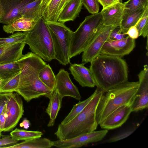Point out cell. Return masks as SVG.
Here are the masks:
<instances>
[{
	"label": "cell",
	"instance_id": "cell-20",
	"mask_svg": "<svg viewBox=\"0 0 148 148\" xmlns=\"http://www.w3.org/2000/svg\"><path fill=\"white\" fill-rule=\"evenodd\" d=\"M26 44L25 42L11 45L0 56V65L16 62L23 55L22 51Z\"/></svg>",
	"mask_w": 148,
	"mask_h": 148
},
{
	"label": "cell",
	"instance_id": "cell-31",
	"mask_svg": "<svg viewBox=\"0 0 148 148\" xmlns=\"http://www.w3.org/2000/svg\"><path fill=\"white\" fill-rule=\"evenodd\" d=\"M138 30L139 36L144 38L148 36V6L145 10L141 17L137 23L136 25Z\"/></svg>",
	"mask_w": 148,
	"mask_h": 148
},
{
	"label": "cell",
	"instance_id": "cell-19",
	"mask_svg": "<svg viewBox=\"0 0 148 148\" xmlns=\"http://www.w3.org/2000/svg\"><path fill=\"white\" fill-rule=\"evenodd\" d=\"M47 98L49 99V101L46 112L50 117L47 126L50 127L54 125L55 119L61 107L63 98L56 89L53 90Z\"/></svg>",
	"mask_w": 148,
	"mask_h": 148
},
{
	"label": "cell",
	"instance_id": "cell-37",
	"mask_svg": "<svg viewBox=\"0 0 148 148\" xmlns=\"http://www.w3.org/2000/svg\"><path fill=\"white\" fill-rule=\"evenodd\" d=\"M11 93H0V114L9 100Z\"/></svg>",
	"mask_w": 148,
	"mask_h": 148
},
{
	"label": "cell",
	"instance_id": "cell-13",
	"mask_svg": "<svg viewBox=\"0 0 148 148\" xmlns=\"http://www.w3.org/2000/svg\"><path fill=\"white\" fill-rule=\"evenodd\" d=\"M35 0H0L2 15L0 23L8 25L21 17L20 13L28 3Z\"/></svg>",
	"mask_w": 148,
	"mask_h": 148
},
{
	"label": "cell",
	"instance_id": "cell-3",
	"mask_svg": "<svg viewBox=\"0 0 148 148\" xmlns=\"http://www.w3.org/2000/svg\"><path fill=\"white\" fill-rule=\"evenodd\" d=\"M95 90L94 97L80 113L67 123L59 125L55 133L58 139L71 138L96 129L98 124L95 119L96 112L103 91L97 87Z\"/></svg>",
	"mask_w": 148,
	"mask_h": 148
},
{
	"label": "cell",
	"instance_id": "cell-7",
	"mask_svg": "<svg viewBox=\"0 0 148 148\" xmlns=\"http://www.w3.org/2000/svg\"><path fill=\"white\" fill-rule=\"evenodd\" d=\"M45 21L50 31L55 53V59L66 66L70 63L71 40L73 32L64 23Z\"/></svg>",
	"mask_w": 148,
	"mask_h": 148
},
{
	"label": "cell",
	"instance_id": "cell-2",
	"mask_svg": "<svg viewBox=\"0 0 148 148\" xmlns=\"http://www.w3.org/2000/svg\"><path fill=\"white\" fill-rule=\"evenodd\" d=\"M90 63L96 86L103 92L127 81V64L121 58L100 54Z\"/></svg>",
	"mask_w": 148,
	"mask_h": 148
},
{
	"label": "cell",
	"instance_id": "cell-33",
	"mask_svg": "<svg viewBox=\"0 0 148 148\" xmlns=\"http://www.w3.org/2000/svg\"><path fill=\"white\" fill-rule=\"evenodd\" d=\"M26 39V35L24 32H18L7 38H0V46L24 42Z\"/></svg>",
	"mask_w": 148,
	"mask_h": 148
},
{
	"label": "cell",
	"instance_id": "cell-4",
	"mask_svg": "<svg viewBox=\"0 0 148 148\" xmlns=\"http://www.w3.org/2000/svg\"><path fill=\"white\" fill-rule=\"evenodd\" d=\"M138 86V82L127 81L103 92L96 112L98 125L112 112L134 98Z\"/></svg>",
	"mask_w": 148,
	"mask_h": 148
},
{
	"label": "cell",
	"instance_id": "cell-41",
	"mask_svg": "<svg viewBox=\"0 0 148 148\" xmlns=\"http://www.w3.org/2000/svg\"><path fill=\"white\" fill-rule=\"evenodd\" d=\"M30 124L29 121L26 119H25L20 124V126L21 127H23L24 128L27 129L29 128Z\"/></svg>",
	"mask_w": 148,
	"mask_h": 148
},
{
	"label": "cell",
	"instance_id": "cell-18",
	"mask_svg": "<svg viewBox=\"0 0 148 148\" xmlns=\"http://www.w3.org/2000/svg\"><path fill=\"white\" fill-rule=\"evenodd\" d=\"M82 5V0H71L59 14L57 21L64 23L74 21L78 16Z\"/></svg>",
	"mask_w": 148,
	"mask_h": 148
},
{
	"label": "cell",
	"instance_id": "cell-24",
	"mask_svg": "<svg viewBox=\"0 0 148 148\" xmlns=\"http://www.w3.org/2000/svg\"><path fill=\"white\" fill-rule=\"evenodd\" d=\"M148 6L123 14L119 26L123 33L125 34L131 27L136 24L142 16L146 7Z\"/></svg>",
	"mask_w": 148,
	"mask_h": 148
},
{
	"label": "cell",
	"instance_id": "cell-36",
	"mask_svg": "<svg viewBox=\"0 0 148 148\" xmlns=\"http://www.w3.org/2000/svg\"><path fill=\"white\" fill-rule=\"evenodd\" d=\"M128 35L122 32L119 27L115 28L111 32L109 39L112 40H118L123 39Z\"/></svg>",
	"mask_w": 148,
	"mask_h": 148
},
{
	"label": "cell",
	"instance_id": "cell-10",
	"mask_svg": "<svg viewBox=\"0 0 148 148\" xmlns=\"http://www.w3.org/2000/svg\"><path fill=\"white\" fill-rule=\"evenodd\" d=\"M108 130L104 129L85 133L71 138L53 141V146L60 148H78L90 143L100 141L105 137Z\"/></svg>",
	"mask_w": 148,
	"mask_h": 148
},
{
	"label": "cell",
	"instance_id": "cell-21",
	"mask_svg": "<svg viewBox=\"0 0 148 148\" xmlns=\"http://www.w3.org/2000/svg\"><path fill=\"white\" fill-rule=\"evenodd\" d=\"M37 22L33 19L22 16L8 25H4L3 29L8 34H13L16 31H28L34 27Z\"/></svg>",
	"mask_w": 148,
	"mask_h": 148
},
{
	"label": "cell",
	"instance_id": "cell-47",
	"mask_svg": "<svg viewBox=\"0 0 148 148\" xmlns=\"http://www.w3.org/2000/svg\"><path fill=\"white\" fill-rule=\"evenodd\" d=\"M2 80H1V79H0V85H1V82H2Z\"/></svg>",
	"mask_w": 148,
	"mask_h": 148
},
{
	"label": "cell",
	"instance_id": "cell-44",
	"mask_svg": "<svg viewBox=\"0 0 148 148\" xmlns=\"http://www.w3.org/2000/svg\"><path fill=\"white\" fill-rule=\"evenodd\" d=\"M10 45H11L0 46V56L3 53L6 48Z\"/></svg>",
	"mask_w": 148,
	"mask_h": 148
},
{
	"label": "cell",
	"instance_id": "cell-27",
	"mask_svg": "<svg viewBox=\"0 0 148 148\" xmlns=\"http://www.w3.org/2000/svg\"><path fill=\"white\" fill-rule=\"evenodd\" d=\"M43 134L42 132L40 131H27L17 128L10 133L12 138L17 141L41 138Z\"/></svg>",
	"mask_w": 148,
	"mask_h": 148
},
{
	"label": "cell",
	"instance_id": "cell-39",
	"mask_svg": "<svg viewBox=\"0 0 148 148\" xmlns=\"http://www.w3.org/2000/svg\"><path fill=\"white\" fill-rule=\"evenodd\" d=\"M137 23L131 27L125 34L134 39L138 38L139 36L138 32L136 27Z\"/></svg>",
	"mask_w": 148,
	"mask_h": 148
},
{
	"label": "cell",
	"instance_id": "cell-22",
	"mask_svg": "<svg viewBox=\"0 0 148 148\" xmlns=\"http://www.w3.org/2000/svg\"><path fill=\"white\" fill-rule=\"evenodd\" d=\"M71 0H51L41 12L42 17L46 21H57L58 16Z\"/></svg>",
	"mask_w": 148,
	"mask_h": 148
},
{
	"label": "cell",
	"instance_id": "cell-5",
	"mask_svg": "<svg viewBox=\"0 0 148 148\" xmlns=\"http://www.w3.org/2000/svg\"><path fill=\"white\" fill-rule=\"evenodd\" d=\"M26 36L25 42L29 49L44 61L55 59V53L49 30L45 20L41 17L31 30L23 32Z\"/></svg>",
	"mask_w": 148,
	"mask_h": 148
},
{
	"label": "cell",
	"instance_id": "cell-48",
	"mask_svg": "<svg viewBox=\"0 0 148 148\" xmlns=\"http://www.w3.org/2000/svg\"><path fill=\"white\" fill-rule=\"evenodd\" d=\"M2 136V135L1 134V133H0V138Z\"/></svg>",
	"mask_w": 148,
	"mask_h": 148
},
{
	"label": "cell",
	"instance_id": "cell-23",
	"mask_svg": "<svg viewBox=\"0 0 148 148\" xmlns=\"http://www.w3.org/2000/svg\"><path fill=\"white\" fill-rule=\"evenodd\" d=\"M53 146V141L46 138H36L25 140L3 148H49Z\"/></svg>",
	"mask_w": 148,
	"mask_h": 148
},
{
	"label": "cell",
	"instance_id": "cell-46",
	"mask_svg": "<svg viewBox=\"0 0 148 148\" xmlns=\"http://www.w3.org/2000/svg\"><path fill=\"white\" fill-rule=\"evenodd\" d=\"M2 15V10L1 9V5L0 4V17Z\"/></svg>",
	"mask_w": 148,
	"mask_h": 148
},
{
	"label": "cell",
	"instance_id": "cell-34",
	"mask_svg": "<svg viewBox=\"0 0 148 148\" xmlns=\"http://www.w3.org/2000/svg\"><path fill=\"white\" fill-rule=\"evenodd\" d=\"M83 5L92 14L99 12V5L98 0H82Z\"/></svg>",
	"mask_w": 148,
	"mask_h": 148
},
{
	"label": "cell",
	"instance_id": "cell-8",
	"mask_svg": "<svg viewBox=\"0 0 148 148\" xmlns=\"http://www.w3.org/2000/svg\"><path fill=\"white\" fill-rule=\"evenodd\" d=\"M115 27L112 26L105 25L103 23L99 27L83 52L82 56L83 63L85 64L90 62L101 54L102 46Z\"/></svg>",
	"mask_w": 148,
	"mask_h": 148
},
{
	"label": "cell",
	"instance_id": "cell-43",
	"mask_svg": "<svg viewBox=\"0 0 148 148\" xmlns=\"http://www.w3.org/2000/svg\"><path fill=\"white\" fill-rule=\"evenodd\" d=\"M41 6V14L42 12L47 6L51 0H42Z\"/></svg>",
	"mask_w": 148,
	"mask_h": 148
},
{
	"label": "cell",
	"instance_id": "cell-38",
	"mask_svg": "<svg viewBox=\"0 0 148 148\" xmlns=\"http://www.w3.org/2000/svg\"><path fill=\"white\" fill-rule=\"evenodd\" d=\"M2 136V138L0 139V146L8 145H14L18 142V141L13 139L10 135Z\"/></svg>",
	"mask_w": 148,
	"mask_h": 148
},
{
	"label": "cell",
	"instance_id": "cell-26",
	"mask_svg": "<svg viewBox=\"0 0 148 148\" xmlns=\"http://www.w3.org/2000/svg\"><path fill=\"white\" fill-rule=\"evenodd\" d=\"M38 76L41 81L45 85L53 90L55 89L56 75L49 64H47L40 70Z\"/></svg>",
	"mask_w": 148,
	"mask_h": 148
},
{
	"label": "cell",
	"instance_id": "cell-17",
	"mask_svg": "<svg viewBox=\"0 0 148 148\" xmlns=\"http://www.w3.org/2000/svg\"><path fill=\"white\" fill-rule=\"evenodd\" d=\"M84 65L83 63L71 64L69 69L74 79L82 87H94L96 84L92 74Z\"/></svg>",
	"mask_w": 148,
	"mask_h": 148
},
{
	"label": "cell",
	"instance_id": "cell-28",
	"mask_svg": "<svg viewBox=\"0 0 148 148\" xmlns=\"http://www.w3.org/2000/svg\"><path fill=\"white\" fill-rule=\"evenodd\" d=\"M20 72L2 81L0 85V93L15 92L19 83Z\"/></svg>",
	"mask_w": 148,
	"mask_h": 148
},
{
	"label": "cell",
	"instance_id": "cell-14",
	"mask_svg": "<svg viewBox=\"0 0 148 148\" xmlns=\"http://www.w3.org/2000/svg\"><path fill=\"white\" fill-rule=\"evenodd\" d=\"M139 86L135 94L132 112H137L148 107V66L145 64L138 75Z\"/></svg>",
	"mask_w": 148,
	"mask_h": 148
},
{
	"label": "cell",
	"instance_id": "cell-29",
	"mask_svg": "<svg viewBox=\"0 0 148 148\" xmlns=\"http://www.w3.org/2000/svg\"><path fill=\"white\" fill-rule=\"evenodd\" d=\"M95 92V90L92 94L87 99L83 101H79L74 105L71 110L61 122L60 124H64L67 123L80 113L93 98Z\"/></svg>",
	"mask_w": 148,
	"mask_h": 148
},
{
	"label": "cell",
	"instance_id": "cell-1",
	"mask_svg": "<svg viewBox=\"0 0 148 148\" xmlns=\"http://www.w3.org/2000/svg\"><path fill=\"white\" fill-rule=\"evenodd\" d=\"M16 62L19 65L20 72L19 84L15 92L27 102L41 96L47 97L53 90L45 85L38 76L46 63L32 52L23 55Z\"/></svg>",
	"mask_w": 148,
	"mask_h": 148
},
{
	"label": "cell",
	"instance_id": "cell-6",
	"mask_svg": "<svg viewBox=\"0 0 148 148\" xmlns=\"http://www.w3.org/2000/svg\"><path fill=\"white\" fill-rule=\"evenodd\" d=\"M103 23L101 12L85 17L72 35L70 48L71 59L84 51Z\"/></svg>",
	"mask_w": 148,
	"mask_h": 148
},
{
	"label": "cell",
	"instance_id": "cell-12",
	"mask_svg": "<svg viewBox=\"0 0 148 148\" xmlns=\"http://www.w3.org/2000/svg\"><path fill=\"white\" fill-rule=\"evenodd\" d=\"M134 99V97L110 114L99 124L101 128L110 130L121 126L126 121L132 112Z\"/></svg>",
	"mask_w": 148,
	"mask_h": 148
},
{
	"label": "cell",
	"instance_id": "cell-25",
	"mask_svg": "<svg viewBox=\"0 0 148 148\" xmlns=\"http://www.w3.org/2000/svg\"><path fill=\"white\" fill-rule=\"evenodd\" d=\"M42 0H35L27 4L21 10V16L33 19L37 22L42 17Z\"/></svg>",
	"mask_w": 148,
	"mask_h": 148
},
{
	"label": "cell",
	"instance_id": "cell-35",
	"mask_svg": "<svg viewBox=\"0 0 148 148\" xmlns=\"http://www.w3.org/2000/svg\"><path fill=\"white\" fill-rule=\"evenodd\" d=\"M136 129V128H133L123 131L116 135L104 141L103 143H105L114 142L125 138L133 133Z\"/></svg>",
	"mask_w": 148,
	"mask_h": 148
},
{
	"label": "cell",
	"instance_id": "cell-42",
	"mask_svg": "<svg viewBox=\"0 0 148 148\" xmlns=\"http://www.w3.org/2000/svg\"><path fill=\"white\" fill-rule=\"evenodd\" d=\"M98 1L103 6V8H105L112 4L110 0H98Z\"/></svg>",
	"mask_w": 148,
	"mask_h": 148
},
{
	"label": "cell",
	"instance_id": "cell-45",
	"mask_svg": "<svg viewBox=\"0 0 148 148\" xmlns=\"http://www.w3.org/2000/svg\"><path fill=\"white\" fill-rule=\"evenodd\" d=\"M110 0V1L111 2L112 4L120 1V0Z\"/></svg>",
	"mask_w": 148,
	"mask_h": 148
},
{
	"label": "cell",
	"instance_id": "cell-9",
	"mask_svg": "<svg viewBox=\"0 0 148 148\" xmlns=\"http://www.w3.org/2000/svg\"><path fill=\"white\" fill-rule=\"evenodd\" d=\"M5 107L7 117L3 131L8 132L16 126L23 115V102L21 95L16 92L11 93Z\"/></svg>",
	"mask_w": 148,
	"mask_h": 148
},
{
	"label": "cell",
	"instance_id": "cell-15",
	"mask_svg": "<svg viewBox=\"0 0 148 148\" xmlns=\"http://www.w3.org/2000/svg\"><path fill=\"white\" fill-rule=\"evenodd\" d=\"M55 89L63 97L69 96L80 100L81 99L77 88L72 82L69 73L63 69H61L56 75Z\"/></svg>",
	"mask_w": 148,
	"mask_h": 148
},
{
	"label": "cell",
	"instance_id": "cell-11",
	"mask_svg": "<svg viewBox=\"0 0 148 148\" xmlns=\"http://www.w3.org/2000/svg\"><path fill=\"white\" fill-rule=\"evenodd\" d=\"M135 46V39L128 36L118 40L108 39L102 46L101 54L121 58L130 53Z\"/></svg>",
	"mask_w": 148,
	"mask_h": 148
},
{
	"label": "cell",
	"instance_id": "cell-40",
	"mask_svg": "<svg viewBox=\"0 0 148 148\" xmlns=\"http://www.w3.org/2000/svg\"><path fill=\"white\" fill-rule=\"evenodd\" d=\"M6 117L7 115L5 106L2 112L0 114V133H1L2 131H4Z\"/></svg>",
	"mask_w": 148,
	"mask_h": 148
},
{
	"label": "cell",
	"instance_id": "cell-30",
	"mask_svg": "<svg viewBox=\"0 0 148 148\" xmlns=\"http://www.w3.org/2000/svg\"><path fill=\"white\" fill-rule=\"evenodd\" d=\"M20 72L19 65L16 62L0 65V79L2 81Z\"/></svg>",
	"mask_w": 148,
	"mask_h": 148
},
{
	"label": "cell",
	"instance_id": "cell-32",
	"mask_svg": "<svg viewBox=\"0 0 148 148\" xmlns=\"http://www.w3.org/2000/svg\"><path fill=\"white\" fill-rule=\"evenodd\" d=\"M124 3V14H126L146 7L148 5V0H128Z\"/></svg>",
	"mask_w": 148,
	"mask_h": 148
},
{
	"label": "cell",
	"instance_id": "cell-16",
	"mask_svg": "<svg viewBox=\"0 0 148 148\" xmlns=\"http://www.w3.org/2000/svg\"><path fill=\"white\" fill-rule=\"evenodd\" d=\"M124 4L120 1L103 8L101 12L103 24L106 26L119 27L124 14Z\"/></svg>",
	"mask_w": 148,
	"mask_h": 148
}]
</instances>
